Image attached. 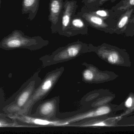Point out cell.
<instances>
[{"instance_id": "2e32d148", "label": "cell", "mask_w": 134, "mask_h": 134, "mask_svg": "<svg viewBox=\"0 0 134 134\" xmlns=\"http://www.w3.org/2000/svg\"><path fill=\"white\" fill-rule=\"evenodd\" d=\"M86 8L87 11L101 18H103L104 19L108 20L110 17V12L107 9H99L98 8V7L92 9L87 8L86 7Z\"/></svg>"}, {"instance_id": "5b68a950", "label": "cell", "mask_w": 134, "mask_h": 134, "mask_svg": "<svg viewBox=\"0 0 134 134\" xmlns=\"http://www.w3.org/2000/svg\"><path fill=\"white\" fill-rule=\"evenodd\" d=\"M92 52L95 53L98 57L110 64L130 67L131 63L128 55L121 52L115 48L104 43L98 46L91 44Z\"/></svg>"}, {"instance_id": "9a60e30c", "label": "cell", "mask_w": 134, "mask_h": 134, "mask_svg": "<svg viewBox=\"0 0 134 134\" xmlns=\"http://www.w3.org/2000/svg\"><path fill=\"white\" fill-rule=\"evenodd\" d=\"M123 103L124 112L121 116H126L134 112V93H130Z\"/></svg>"}, {"instance_id": "7c38bea8", "label": "cell", "mask_w": 134, "mask_h": 134, "mask_svg": "<svg viewBox=\"0 0 134 134\" xmlns=\"http://www.w3.org/2000/svg\"><path fill=\"white\" fill-rule=\"evenodd\" d=\"M88 24L80 16L76 13L72 17L69 26V37L78 35H87L88 33Z\"/></svg>"}, {"instance_id": "d6986e66", "label": "cell", "mask_w": 134, "mask_h": 134, "mask_svg": "<svg viewBox=\"0 0 134 134\" xmlns=\"http://www.w3.org/2000/svg\"><path fill=\"white\" fill-rule=\"evenodd\" d=\"M100 0H82V3L87 8L92 9L97 8Z\"/></svg>"}, {"instance_id": "277c9868", "label": "cell", "mask_w": 134, "mask_h": 134, "mask_svg": "<svg viewBox=\"0 0 134 134\" xmlns=\"http://www.w3.org/2000/svg\"><path fill=\"white\" fill-rule=\"evenodd\" d=\"M122 110H124L123 103L118 105L109 103L98 108L75 113L62 119L66 123V127H67L69 124L89 119L103 116H113L116 112Z\"/></svg>"}, {"instance_id": "5bb4252c", "label": "cell", "mask_w": 134, "mask_h": 134, "mask_svg": "<svg viewBox=\"0 0 134 134\" xmlns=\"http://www.w3.org/2000/svg\"><path fill=\"white\" fill-rule=\"evenodd\" d=\"M112 93L108 90L100 89L94 90L88 93L80 101L82 108H84L98 98Z\"/></svg>"}, {"instance_id": "ffe728a7", "label": "cell", "mask_w": 134, "mask_h": 134, "mask_svg": "<svg viewBox=\"0 0 134 134\" xmlns=\"http://www.w3.org/2000/svg\"><path fill=\"white\" fill-rule=\"evenodd\" d=\"M109 1V0H100L99 1V2H98L97 8H98V7L101 6L102 5L104 4L105 3V2H107V1Z\"/></svg>"}, {"instance_id": "4fadbf2b", "label": "cell", "mask_w": 134, "mask_h": 134, "mask_svg": "<svg viewBox=\"0 0 134 134\" xmlns=\"http://www.w3.org/2000/svg\"><path fill=\"white\" fill-rule=\"evenodd\" d=\"M40 0H23V13H28V19L32 20L36 17L39 8Z\"/></svg>"}, {"instance_id": "e0dca14e", "label": "cell", "mask_w": 134, "mask_h": 134, "mask_svg": "<svg viewBox=\"0 0 134 134\" xmlns=\"http://www.w3.org/2000/svg\"><path fill=\"white\" fill-rule=\"evenodd\" d=\"M133 9H128L124 14L122 15L117 24V28L119 29L124 28L128 23V21L131 16Z\"/></svg>"}, {"instance_id": "7402d4cb", "label": "cell", "mask_w": 134, "mask_h": 134, "mask_svg": "<svg viewBox=\"0 0 134 134\" xmlns=\"http://www.w3.org/2000/svg\"><path fill=\"white\" fill-rule=\"evenodd\" d=\"M78 1H80V0H78Z\"/></svg>"}, {"instance_id": "ac0fdd59", "label": "cell", "mask_w": 134, "mask_h": 134, "mask_svg": "<svg viewBox=\"0 0 134 134\" xmlns=\"http://www.w3.org/2000/svg\"><path fill=\"white\" fill-rule=\"evenodd\" d=\"M134 6V0H124L122 2V5L118 8L117 10L125 11Z\"/></svg>"}, {"instance_id": "6da1fadb", "label": "cell", "mask_w": 134, "mask_h": 134, "mask_svg": "<svg viewBox=\"0 0 134 134\" xmlns=\"http://www.w3.org/2000/svg\"><path fill=\"white\" fill-rule=\"evenodd\" d=\"M91 52H92L91 44L77 40L65 46L59 47L52 53L41 57L39 60L41 62L42 67L44 68L67 62Z\"/></svg>"}, {"instance_id": "7a4b0ae2", "label": "cell", "mask_w": 134, "mask_h": 134, "mask_svg": "<svg viewBox=\"0 0 134 134\" xmlns=\"http://www.w3.org/2000/svg\"><path fill=\"white\" fill-rule=\"evenodd\" d=\"M64 67L57 68L48 72L42 79L41 83L36 88L32 96L24 107L25 115L31 111L35 105H38L52 91L64 72Z\"/></svg>"}, {"instance_id": "9c48e42d", "label": "cell", "mask_w": 134, "mask_h": 134, "mask_svg": "<svg viewBox=\"0 0 134 134\" xmlns=\"http://www.w3.org/2000/svg\"><path fill=\"white\" fill-rule=\"evenodd\" d=\"M117 117L114 116H103L83 120L71 124L67 127H111L114 126L117 122Z\"/></svg>"}, {"instance_id": "8fae6325", "label": "cell", "mask_w": 134, "mask_h": 134, "mask_svg": "<svg viewBox=\"0 0 134 134\" xmlns=\"http://www.w3.org/2000/svg\"><path fill=\"white\" fill-rule=\"evenodd\" d=\"M76 14L83 18L89 26L100 30H108L109 25L107 22L108 20L104 19L91 13L84 6H82L80 11Z\"/></svg>"}, {"instance_id": "52a82bcc", "label": "cell", "mask_w": 134, "mask_h": 134, "mask_svg": "<svg viewBox=\"0 0 134 134\" xmlns=\"http://www.w3.org/2000/svg\"><path fill=\"white\" fill-rule=\"evenodd\" d=\"M60 98L55 97L41 101L37 105V109L32 116L48 120L57 119L59 111Z\"/></svg>"}, {"instance_id": "8992f818", "label": "cell", "mask_w": 134, "mask_h": 134, "mask_svg": "<svg viewBox=\"0 0 134 134\" xmlns=\"http://www.w3.org/2000/svg\"><path fill=\"white\" fill-rule=\"evenodd\" d=\"M82 65L85 67L82 72V81L89 84H100L113 81L118 77L113 72L102 71L91 64L83 62Z\"/></svg>"}, {"instance_id": "ba28073f", "label": "cell", "mask_w": 134, "mask_h": 134, "mask_svg": "<svg viewBox=\"0 0 134 134\" xmlns=\"http://www.w3.org/2000/svg\"><path fill=\"white\" fill-rule=\"evenodd\" d=\"M78 7L76 0H66L60 21V28L58 34L61 36L69 37V30L71 20L76 13Z\"/></svg>"}, {"instance_id": "3957f363", "label": "cell", "mask_w": 134, "mask_h": 134, "mask_svg": "<svg viewBox=\"0 0 134 134\" xmlns=\"http://www.w3.org/2000/svg\"><path fill=\"white\" fill-rule=\"evenodd\" d=\"M7 48H24L31 50L41 49L49 44V41L43 39L40 36L30 37L23 32L17 31L8 36L3 41Z\"/></svg>"}, {"instance_id": "30bf717a", "label": "cell", "mask_w": 134, "mask_h": 134, "mask_svg": "<svg viewBox=\"0 0 134 134\" xmlns=\"http://www.w3.org/2000/svg\"><path fill=\"white\" fill-rule=\"evenodd\" d=\"M48 20L51 23L52 34L58 33L60 28V21L63 9L64 0H49Z\"/></svg>"}, {"instance_id": "44dd1931", "label": "cell", "mask_w": 134, "mask_h": 134, "mask_svg": "<svg viewBox=\"0 0 134 134\" xmlns=\"http://www.w3.org/2000/svg\"><path fill=\"white\" fill-rule=\"evenodd\" d=\"M1 123H0V126H1Z\"/></svg>"}]
</instances>
